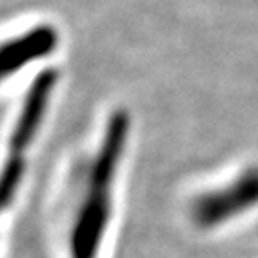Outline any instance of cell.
<instances>
[{"label":"cell","mask_w":258,"mask_h":258,"mask_svg":"<svg viewBox=\"0 0 258 258\" xmlns=\"http://www.w3.org/2000/svg\"><path fill=\"white\" fill-rule=\"evenodd\" d=\"M128 115L117 111L111 115L107 128L92 163L88 187L77 209L69 231V258H98L111 218V195L115 172L128 138Z\"/></svg>","instance_id":"cell-1"},{"label":"cell","mask_w":258,"mask_h":258,"mask_svg":"<svg viewBox=\"0 0 258 258\" xmlns=\"http://www.w3.org/2000/svg\"><path fill=\"white\" fill-rule=\"evenodd\" d=\"M254 205H258V168H250L228 185L197 197L191 205V218L199 228H214Z\"/></svg>","instance_id":"cell-2"},{"label":"cell","mask_w":258,"mask_h":258,"mask_svg":"<svg viewBox=\"0 0 258 258\" xmlns=\"http://www.w3.org/2000/svg\"><path fill=\"white\" fill-rule=\"evenodd\" d=\"M55 83H57V73L54 69L42 71L33 81L31 88L23 98L16 124L12 128V136H10L8 144L10 153L6 157V163L25 165V151L33 144V140H35L38 128L44 120V113H46L48 103H50L52 94L55 90Z\"/></svg>","instance_id":"cell-3"},{"label":"cell","mask_w":258,"mask_h":258,"mask_svg":"<svg viewBox=\"0 0 258 258\" xmlns=\"http://www.w3.org/2000/svg\"><path fill=\"white\" fill-rule=\"evenodd\" d=\"M59 35L52 25H37L0 42V83H6L27 65L52 54Z\"/></svg>","instance_id":"cell-4"}]
</instances>
